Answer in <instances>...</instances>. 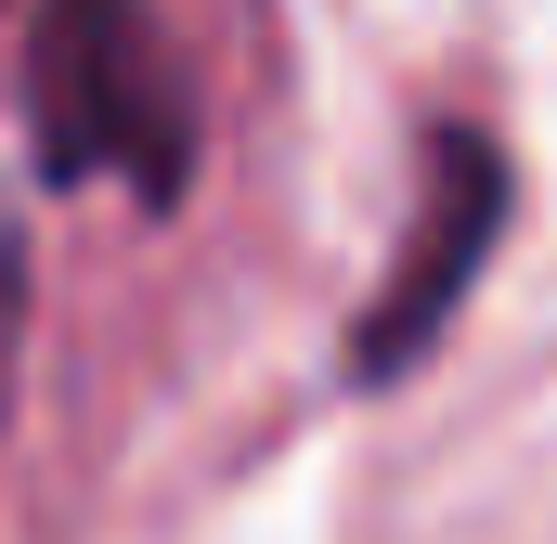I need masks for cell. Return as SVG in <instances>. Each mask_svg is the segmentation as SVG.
<instances>
[{
  "label": "cell",
  "instance_id": "cell-2",
  "mask_svg": "<svg viewBox=\"0 0 557 544\" xmlns=\"http://www.w3.org/2000/svg\"><path fill=\"white\" fill-rule=\"evenodd\" d=\"M493 234H506V156H493V131H428V221L403 234L389 298L350 324V376H363V390H389L428 337L454 324V298L480 285Z\"/></svg>",
  "mask_w": 557,
  "mask_h": 544
},
{
  "label": "cell",
  "instance_id": "cell-3",
  "mask_svg": "<svg viewBox=\"0 0 557 544\" xmlns=\"http://www.w3.org/2000/svg\"><path fill=\"white\" fill-rule=\"evenodd\" d=\"M13 363H26V234L0 208V428H13Z\"/></svg>",
  "mask_w": 557,
  "mask_h": 544
},
{
  "label": "cell",
  "instance_id": "cell-1",
  "mask_svg": "<svg viewBox=\"0 0 557 544\" xmlns=\"http://www.w3.org/2000/svg\"><path fill=\"white\" fill-rule=\"evenodd\" d=\"M26 156L52 195L78 182H131L143 208L182 195L195 169V104H182V65L156 39L143 0H39V39H26Z\"/></svg>",
  "mask_w": 557,
  "mask_h": 544
}]
</instances>
